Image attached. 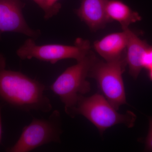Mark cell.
I'll return each mask as SVG.
<instances>
[{"instance_id":"obj_1","label":"cell","mask_w":152,"mask_h":152,"mask_svg":"<svg viewBox=\"0 0 152 152\" xmlns=\"http://www.w3.org/2000/svg\"><path fill=\"white\" fill-rule=\"evenodd\" d=\"M5 57L0 53V105L26 112L47 113L53 109L45 95L46 87L22 72L7 69Z\"/></svg>"},{"instance_id":"obj_2","label":"cell","mask_w":152,"mask_h":152,"mask_svg":"<svg viewBox=\"0 0 152 152\" xmlns=\"http://www.w3.org/2000/svg\"><path fill=\"white\" fill-rule=\"evenodd\" d=\"M97 59L90 50L77 64L69 67L50 86V89L59 97L69 116L80 98L88 93L91 85L87 80L91 68Z\"/></svg>"},{"instance_id":"obj_3","label":"cell","mask_w":152,"mask_h":152,"mask_svg":"<svg viewBox=\"0 0 152 152\" xmlns=\"http://www.w3.org/2000/svg\"><path fill=\"white\" fill-rule=\"evenodd\" d=\"M83 116L97 128L101 134L107 129L118 124H124L132 127L136 119V115L131 111L121 114L102 95L96 94L90 97L82 96L69 116Z\"/></svg>"},{"instance_id":"obj_4","label":"cell","mask_w":152,"mask_h":152,"mask_svg":"<svg viewBox=\"0 0 152 152\" xmlns=\"http://www.w3.org/2000/svg\"><path fill=\"white\" fill-rule=\"evenodd\" d=\"M62 133L61 114L55 110L48 118H34L23 128L18 140L7 152H29L50 143H61Z\"/></svg>"},{"instance_id":"obj_5","label":"cell","mask_w":152,"mask_h":152,"mask_svg":"<svg viewBox=\"0 0 152 152\" xmlns=\"http://www.w3.org/2000/svg\"><path fill=\"white\" fill-rule=\"evenodd\" d=\"M90 48L89 41L81 38L77 39L73 45H38L34 39L29 38L18 49L16 53L22 60L35 58L54 64L61 60L67 59H74L79 61L91 50Z\"/></svg>"},{"instance_id":"obj_6","label":"cell","mask_w":152,"mask_h":152,"mask_svg":"<svg viewBox=\"0 0 152 152\" xmlns=\"http://www.w3.org/2000/svg\"><path fill=\"white\" fill-rule=\"evenodd\" d=\"M126 65V58L105 62L97 59L89 75V77L96 80L104 96L117 110L126 103L122 77Z\"/></svg>"},{"instance_id":"obj_7","label":"cell","mask_w":152,"mask_h":152,"mask_svg":"<svg viewBox=\"0 0 152 152\" xmlns=\"http://www.w3.org/2000/svg\"><path fill=\"white\" fill-rule=\"evenodd\" d=\"M25 5L21 0H0V40L7 32L19 33L34 40L40 36V31L30 27L25 20Z\"/></svg>"},{"instance_id":"obj_8","label":"cell","mask_w":152,"mask_h":152,"mask_svg":"<svg viewBox=\"0 0 152 152\" xmlns=\"http://www.w3.org/2000/svg\"><path fill=\"white\" fill-rule=\"evenodd\" d=\"M127 28L123 29V31L107 35L94 43L95 50L106 61H113L126 58L128 40Z\"/></svg>"},{"instance_id":"obj_9","label":"cell","mask_w":152,"mask_h":152,"mask_svg":"<svg viewBox=\"0 0 152 152\" xmlns=\"http://www.w3.org/2000/svg\"><path fill=\"white\" fill-rule=\"evenodd\" d=\"M109 0H82L80 6L75 12L90 29L96 31L104 27L110 22L106 12Z\"/></svg>"},{"instance_id":"obj_10","label":"cell","mask_w":152,"mask_h":152,"mask_svg":"<svg viewBox=\"0 0 152 152\" xmlns=\"http://www.w3.org/2000/svg\"><path fill=\"white\" fill-rule=\"evenodd\" d=\"M128 40L126 52L127 65L130 75L134 79L138 77L143 69L142 60L144 52L149 45L141 39L134 32L127 28Z\"/></svg>"},{"instance_id":"obj_11","label":"cell","mask_w":152,"mask_h":152,"mask_svg":"<svg viewBox=\"0 0 152 152\" xmlns=\"http://www.w3.org/2000/svg\"><path fill=\"white\" fill-rule=\"evenodd\" d=\"M106 12L110 22L115 20L118 22L122 29L129 28L131 24L141 20V17L137 12L120 0H109Z\"/></svg>"},{"instance_id":"obj_12","label":"cell","mask_w":152,"mask_h":152,"mask_svg":"<svg viewBox=\"0 0 152 152\" xmlns=\"http://www.w3.org/2000/svg\"><path fill=\"white\" fill-rule=\"evenodd\" d=\"M143 68L149 70L152 68V46H149L144 52L142 60Z\"/></svg>"},{"instance_id":"obj_13","label":"cell","mask_w":152,"mask_h":152,"mask_svg":"<svg viewBox=\"0 0 152 152\" xmlns=\"http://www.w3.org/2000/svg\"><path fill=\"white\" fill-rule=\"evenodd\" d=\"M47 6L50 11L51 18L56 15L59 12L61 5L58 3L59 0H45Z\"/></svg>"},{"instance_id":"obj_14","label":"cell","mask_w":152,"mask_h":152,"mask_svg":"<svg viewBox=\"0 0 152 152\" xmlns=\"http://www.w3.org/2000/svg\"><path fill=\"white\" fill-rule=\"evenodd\" d=\"M33 1L43 11L45 19L48 20L52 18L45 0H33Z\"/></svg>"},{"instance_id":"obj_15","label":"cell","mask_w":152,"mask_h":152,"mask_svg":"<svg viewBox=\"0 0 152 152\" xmlns=\"http://www.w3.org/2000/svg\"><path fill=\"white\" fill-rule=\"evenodd\" d=\"M145 151H152V117L149 118V130L146 140Z\"/></svg>"},{"instance_id":"obj_16","label":"cell","mask_w":152,"mask_h":152,"mask_svg":"<svg viewBox=\"0 0 152 152\" xmlns=\"http://www.w3.org/2000/svg\"><path fill=\"white\" fill-rule=\"evenodd\" d=\"M2 106L0 105V145L2 143V126L1 116V111Z\"/></svg>"},{"instance_id":"obj_17","label":"cell","mask_w":152,"mask_h":152,"mask_svg":"<svg viewBox=\"0 0 152 152\" xmlns=\"http://www.w3.org/2000/svg\"><path fill=\"white\" fill-rule=\"evenodd\" d=\"M148 76L149 78L152 81V68L149 70Z\"/></svg>"}]
</instances>
